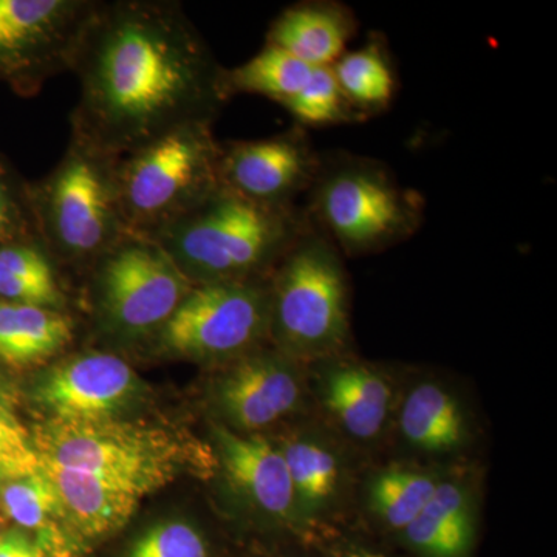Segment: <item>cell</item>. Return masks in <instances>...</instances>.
Masks as SVG:
<instances>
[{"instance_id": "cell-1", "label": "cell", "mask_w": 557, "mask_h": 557, "mask_svg": "<svg viewBox=\"0 0 557 557\" xmlns=\"http://www.w3.org/2000/svg\"><path fill=\"white\" fill-rule=\"evenodd\" d=\"M223 69L180 3L100 2L72 65V137L120 160L183 124L214 123L228 102Z\"/></svg>"}, {"instance_id": "cell-2", "label": "cell", "mask_w": 557, "mask_h": 557, "mask_svg": "<svg viewBox=\"0 0 557 557\" xmlns=\"http://www.w3.org/2000/svg\"><path fill=\"white\" fill-rule=\"evenodd\" d=\"M307 225L306 211L267 207L220 185L149 236L193 285L269 278Z\"/></svg>"}, {"instance_id": "cell-3", "label": "cell", "mask_w": 557, "mask_h": 557, "mask_svg": "<svg viewBox=\"0 0 557 557\" xmlns=\"http://www.w3.org/2000/svg\"><path fill=\"white\" fill-rule=\"evenodd\" d=\"M270 338L295 361L338 357L350 333L343 255L307 218L269 277Z\"/></svg>"}, {"instance_id": "cell-4", "label": "cell", "mask_w": 557, "mask_h": 557, "mask_svg": "<svg viewBox=\"0 0 557 557\" xmlns=\"http://www.w3.org/2000/svg\"><path fill=\"white\" fill-rule=\"evenodd\" d=\"M309 193L307 218L344 256L386 251L410 239L424 219L420 194L366 157H322Z\"/></svg>"}, {"instance_id": "cell-5", "label": "cell", "mask_w": 557, "mask_h": 557, "mask_svg": "<svg viewBox=\"0 0 557 557\" xmlns=\"http://www.w3.org/2000/svg\"><path fill=\"white\" fill-rule=\"evenodd\" d=\"M39 244L54 263L94 267L127 234L116 160L70 138L60 163L28 188Z\"/></svg>"}, {"instance_id": "cell-6", "label": "cell", "mask_w": 557, "mask_h": 557, "mask_svg": "<svg viewBox=\"0 0 557 557\" xmlns=\"http://www.w3.org/2000/svg\"><path fill=\"white\" fill-rule=\"evenodd\" d=\"M211 121L183 124L116 160V189L127 233L152 236L220 186L222 143Z\"/></svg>"}, {"instance_id": "cell-7", "label": "cell", "mask_w": 557, "mask_h": 557, "mask_svg": "<svg viewBox=\"0 0 557 557\" xmlns=\"http://www.w3.org/2000/svg\"><path fill=\"white\" fill-rule=\"evenodd\" d=\"M33 443L44 463L120 480L145 494L177 478L186 460L182 443L170 432L115 418H51Z\"/></svg>"}, {"instance_id": "cell-8", "label": "cell", "mask_w": 557, "mask_h": 557, "mask_svg": "<svg viewBox=\"0 0 557 557\" xmlns=\"http://www.w3.org/2000/svg\"><path fill=\"white\" fill-rule=\"evenodd\" d=\"M98 322L113 338L157 336L194 287L157 242L127 233L94 267Z\"/></svg>"}, {"instance_id": "cell-9", "label": "cell", "mask_w": 557, "mask_h": 557, "mask_svg": "<svg viewBox=\"0 0 557 557\" xmlns=\"http://www.w3.org/2000/svg\"><path fill=\"white\" fill-rule=\"evenodd\" d=\"M161 350L234 361L270 338L269 278L194 285L156 336Z\"/></svg>"}, {"instance_id": "cell-10", "label": "cell", "mask_w": 557, "mask_h": 557, "mask_svg": "<svg viewBox=\"0 0 557 557\" xmlns=\"http://www.w3.org/2000/svg\"><path fill=\"white\" fill-rule=\"evenodd\" d=\"M95 0H0V81L25 95L72 70Z\"/></svg>"}, {"instance_id": "cell-11", "label": "cell", "mask_w": 557, "mask_h": 557, "mask_svg": "<svg viewBox=\"0 0 557 557\" xmlns=\"http://www.w3.org/2000/svg\"><path fill=\"white\" fill-rule=\"evenodd\" d=\"M322 157L304 129L222 145L220 185L267 207H295L309 193Z\"/></svg>"}, {"instance_id": "cell-12", "label": "cell", "mask_w": 557, "mask_h": 557, "mask_svg": "<svg viewBox=\"0 0 557 557\" xmlns=\"http://www.w3.org/2000/svg\"><path fill=\"white\" fill-rule=\"evenodd\" d=\"M215 386V403L226 421L245 434L273 426L302 403L299 362L282 351L256 350L234 359Z\"/></svg>"}, {"instance_id": "cell-13", "label": "cell", "mask_w": 557, "mask_h": 557, "mask_svg": "<svg viewBox=\"0 0 557 557\" xmlns=\"http://www.w3.org/2000/svg\"><path fill=\"white\" fill-rule=\"evenodd\" d=\"M137 373L124 359L104 351L70 358L42 376L36 399L58 420L115 418L137 397Z\"/></svg>"}, {"instance_id": "cell-14", "label": "cell", "mask_w": 557, "mask_h": 557, "mask_svg": "<svg viewBox=\"0 0 557 557\" xmlns=\"http://www.w3.org/2000/svg\"><path fill=\"white\" fill-rule=\"evenodd\" d=\"M220 460L228 479L260 511L281 520L299 518L287 461L262 435L215 426Z\"/></svg>"}, {"instance_id": "cell-15", "label": "cell", "mask_w": 557, "mask_h": 557, "mask_svg": "<svg viewBox=\"0 0 557 557\" xmlns=\"http://www.w3.org/2000/svg\"><path fill=\"white\" fill-rule=\"evenodd\" d=\"M321 397L336 424L358 442L383 434L394 405V387L379 369L366 362L325 359Z\"/></svg>"}, {"instance_id": "cell-16", "label": "cell", "mask_w": 557, "mask_h": 557, "mask_svg": "<svg viewBox=\"0 0 557 557\" xmlns=\"http://www.w3.org/2000/svg\"><path fill=\"white\" fill-rule=\"evenodd\" d=\"M354 11L336 0L288 7L270 25L267 46L287 51L311 69L332 67L357 33Z\"/></svg>"}, {"instance_id": "cell-17", "label": "cell", "mask_w": 557, "mask_h": 557, "mask_svg": "<svg viewBox=\"0 0 557 557\" xmlns=\"http://www.w3.org/2000/svg\"><path fill=\"white\" fill-rule=\"evenodd\" d=\"M60 497L62 515L87 536H102L129 522L146 496L138 487L90 472L40 461Z\"/></svg>"}, {"instance_id": "cell-18", "label": "cell", "mask_w": 557, "mask_h": 557, "mask_svg": "<svg viewBox=\"0 0 557 557\" xmlns=\"http://www.w3.org/2000/svg\"><path fill=\"white\" fill-rule=\"evenodd\" d=\"M398 426L410 448L437 456L463 448L469 437L463 406L434 381L410 388L399 409Z\"/></svg>"}, {"instance_id": "cell-19", "label": "cell", "mask_w": 557, "mask_h": 557, "mask_svg": "<svg viewBox=\"0 0 557 557\" xmlns=\"http://www.w3.org/2000/svg\"><path fill=\"white\" fill-rule=\"evenodd\" d=\"M73 339L65 311L0 299V359L11 366H33L61 354Z\"/></svg>"}, {"instance_id": "cell-20", "label": "cell", "mask_w": 557, "mask_h": 557, "mask_svg": "<svg viewBox=\"0 0 557 557\" xmlns=\"http://www.w3.org/2000/svg\"><path fill=\"white\" fill-rule=\"evenodd\" d=\"M472 497L460 480L443 479L403 533L413 548L429 557H463L472 539Z\"/></svg>"}, {"instance_id": "cell-21", "label": "cell", "mask_w": 557, "mask_h": 557, "mask_svg": "<svg viewBox=\"0 0 557 557\" xmlns=\"http://www.w3.org/2000/svg\"><path fill=\"white\" fill-rule=\"evenodd\" d=\"M332 70L348 104L362 120L383 112L394 101L397 75L379 36L357 50H347Z\"/></svg>"}, {"instance_id": "cell-22", "label": "cell", "mask_w": 557, "mask_h": 557, "mask_svg": "<svg viewBox=\"0 0 557 557\" xmlns=\"http://www.w3.org/2000/svg\"><path fill=\"white\" fill-rule=\"evenodd\" d=\"M0 299L64 311L57 267L38 242L0 247Z\"/></svg>"}, {"instance_id": "cell-23", "label": "cell", "mask_w": 557, "mask_h": 557, "mask_svg": "<svg viewBox=\"0 0 557 557\" xmlns=\"http://www.w3.org/2000/svg\"><path fill=\"white\" fill-rule=\"evenodd\" d=\"M299 518H314L335 504L339 494L341 463L336 454L317 438L299 437L285 443Z\"/></svg>"}, {"instance_id": "cell-24", "label": "cell", "mask_w": 557, "mask_h": 557, "mask_svg": "<svg viewBox=\"0 0 557 557\" xmlns=\"http://www.w3.org/2000/svg\"><path fill=\"white\" fill-rule=\"evenodd\" d=\"M313 69L287 51L267 46L234 69H223L222 90L226 101L234 95H260L277 104L288 101L306 86Z\"/></svg>"}, {"instance_id": "cell-25", "label": "cell", "mask_w": 557, "mask_h": 557, "mask_svg": "<svg viewBox=\"0 0 557 557\" xmlns=\"http://www.w3.org/2000/svg\"><path fill=\"white\" fill-rule=\"evenodd\" d=\"M442 480L418 469H386L370 483V507L387 527L405 531L426 507Z\"/></svg>"}, {"instance_id": "cell-26", "label": "cell", "mask_w": 557, "mask_h": 557, "mask_svg": "<svg viewBox=\"0 0 557 557\" xmlns=\"http://www.w3.org/2000/svg\"><path fill=\"white\" fill-rule=\"evenodd\" d=\"M3 511L22 530L35 531L36 539L49 552L58 537L54 522L61 518L60 497L42 468L3 483L0 490Z\"/></svg>"}, {"instance_id": "cell-27", "label": "cell", "mask_w": 557, "mask_h": 557, "mask_svg": "<svg viewBox=\"0 0 557 557\" xmlns=\"http://www.w3.org/2000/svg\"><path fill=\"white\" fill-rule=\"evenodd\" d=\"M281 106L302 127L332 126L362 120L348 104L332 67L313 69L299 94Z\"/></svg>"}, {"instance_id": "cell-28", "label": "cell", "mask_w": 557, "mask_h": 557, "mask_svg": "<svg viewBox=\"0 0 557 557\" xmlns=\"http://www.w3.org/2000/svg\"><path fill=\"white\" fill-rule=\"evenodd\" d=\"M127 557H208V548L190 523L171 520L146 531Z\"/></svg>"}, {"instance_id": "cell-29", "label": "cell", "mask_w": 557, "mask_h": 557, "mask_svg": "<svg viewBox=\"0 0 557 557\" xmlns=\"http://www.w3.org/2000/svg\"><path fill=\"white\" fill-rule=\"evenodd\" d=\"M40 460L35 443L0 398V483L38 471Z\"/></svg>"}, {"instance_id": "cell-30", "label": "cell", "mask_w": 557, "mask_h": 557, "mask_svg": "<svg viewBox=\"0 0 557 557\" xmlns=\"http://www.w3.org/2000/svg\"><path fill=\"white\" fill-rule=\"evenodd\" d=\"M38 242L30 194L21 193L0 163V244H35Z\"/></svg>"}, {"instance_id": "cell-31", "label": "cell", "mask_w": 557, "mask_h": 557, "mask_svg": "<svg viewBox=\"0 0 557 557\" xmlns=\"http://www.w3.org/2000/svg\"><path fill=\"white\" fill-rule=\"evenodd\" d=\"M0 557H49V552L24 530H11L0 534Z\"/></svg>"}, {"instance_id": "cell-32", "label": "cell", "mask_w": 557, "mask_h": 557, "mask_svg": "<svg viewBox=\"0 0 557 557\" xmlns=\"http://www.w3.org/2000/svg\"><path fill=\"white\" fill-rule=\"evenodd\" d=\"M346 557H384L379 555V553H372V552H354L350 553V555H347Z\"/></svg>"}]
</instances>
